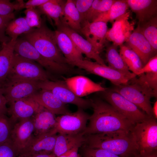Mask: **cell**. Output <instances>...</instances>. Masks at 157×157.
I'll return each mask as SVG.
<instances>
[{
	"label": "cell",
	"instance_id": "cell-6",
	"mask_svg": "<svg viewBox=\"0 0 157 157\" xmlns=\"http://www.w3.org/2000/svg\"><path fill=\"white\" fill-rule=\"evenodd\" d=\"M15 79L38 81L58 80L38 63L21 57L14 53L12 66L6 81Z\"/></svg>",
	"mask_w": 157,
	"mask_h": 157
},
{
	"label": "cell",
	"instance_id": "cell-45",
	"mask_svg": "<svg viewBox=\"0 0 157 157\" xmlns=\"http://www.w3.org/2000/svg\"><path fill=\"white\" fill-rule=\"evenodd\" d=\"M7 103L6 98L0 91V113L6 115L8 113V108L6 107Z\"/></svg>",
	"mask_w": 157,
	"mask_h": 157
},
{
	"label": "cell",
	"instance_id": "cell-30",
	"mask_svg": "<svg viewBox=\"0 0 157 157\" xmlns=\"http://www.w3.org/2000/svg\"><path fill=\"white\" fill-rule=\"evenodd\" d=\"M119 53L129 70L137 74L143 66L138 55L132 49L124 44L119 46Z\"/></svg>",
	"mask_w": 157,
	"mask_h": 157
},
{
	"label": "cell",
	"instance_id": "cell-16",
	"mask_svg": "<svg viewBox=\"0 0 157 157\" xmlns=\"http://www.w3.org/2000/svg\"><path fill=\"white\" fill-rule=\"evenodd\" d=\"M66 84L77 96L81 97L96 92L104 91L107 89L101 83L94 82L82 75L69 77H62Z\"/></svg>",
	"mask_w": 157,
	"mask_h": 157
},
{
	"label": "cell",
	"instance_id": "cell-7",
	"mask_svg": "<svg viewBox=\"0 0 157 157\" xmlns=\"http://www.w3.org/2000/svg\"><path fill=\"white\" fill-rule=\"evenodd\" d=\"M131 132L139 154L157 150V121L153 116L135 124Z\"/></svg>",
	"mask_w": 157,
	"mask_h": 157
},
{
	"label": "cell",
	"instance_id": "cell-32",
	"mask_svg": "<svg viewBox=\"0 0 157 157\" xmlns=\"http://www.w3.org/2000/svg\"><path fill=\"white\" fill-rule=\"evenodd\" d=\"M33 28L28 26L24 17H20L14 19L8 23L6 29V34L11 40H16L19 35L28 33Z\"/></svg>",
	"mask_w": 157,
	"mask_h": 157
},
{
	"label": "cell",
	"instance_id": "cell-33",
	"mask_svg": "<svg viewBox=\"0 0 157 157\" xmlns=\"http://www.w3.org/2000/svg\"><path fill=\"white\" fill-rule=\"evenodd\" d=\"M115 1V0H94L81 23L85 21L90 22H94L100 15L108 10Z\"/></svg>",
	"mask_w": 157,
	"mask_h": 157
},
{
	"label": "cell",
	"instance_id": "cell-25",
	"mask_svg": "<svg viewBox=\"0 0 157 157\" xmlns=\"http://www.w3.org/2000/svg\"><path fill=\"white\" fill-rule=\"evenodd\" d=\"M84 141L85 137L82 133L76 135L59 134L52 153L55 157L59 156L74 148L81 147Z\"/></svg>",
	"mask_w": 157,
	"mask_h": 157
},
{
	"label": "cell",
	"instance_id": "cell-3",
	"mask_svg": "<svg viewBox=\"0 0 157 157\" xmlns=\"http://www.w3.org/2000/svg\"><path fill=\"white\" fill-rule=\"evenodd\" d=\"M22 35L44 57L59 63L68 65L67 60L58 48L55 31L47 26L44 20L40 28H34Z\"/></svg>",
	"mask_w": 157,
	"mask_h": 157
},
{
	"label": "cell",
	"instance_id": "cell-37",
	"mask_svg": "<svg viewBox=\"0 0 157 157\" xmlns=\"http://www.w3.org/2000/svg\"><path fill=\"white\" fill-rule=\"evenodd\" d=\"M82 157H122L105 150L89 148L82 145Z\"/></svg>",
	"mask_w": 157,
	"mask_h": 157
},
{
	"label": "cell",
	"instance_id": "cell-29",
	"mask_svg": "<svg viewBox=\"0 0 157 157\" xmlns=\"http://www.w3.org/2000/svg\"><path fill=\"white\" fill-rule=\"evenodd\" d=\"M106 57L109 67L128 75L135 74L129 70L118 52L117 46L113 44L108 46L106 49Z\"/></svg>",
	"mask_w": 157,
	"mask_h": 157
},
{
	"label": "cell",
	"instance_id": "cell-17",
	"mask_svg": "<svg viewBox=\"0 0 157 157\" xmlns=\"http://www.w3.org/2000/svg\"><path fill=\"white\" fill-rule=\"evenodd\" d=\"M8 113L14 124L17 121L31 118L44 107L30 97L23 98L10 104Z\"/></svg>",
	"mask_w": 157,
	"mask_h": 157
},
{
	"label": "cell",
	"instance_id": "cell-44",
	"mask_svg": "<svg viewBox=\"0 0 157 157\" xmlns=\"http://www.w3.org/2000/svg\"><path fill=\"white\" fill-rule=\"evenodd\" d=\"M157 72V55L151 58L138 73L137 76L146 72Z\"/></svg>",
	"mask_w": 157,
	"mask_h": 157
},
{
	"label": "cell",
	"instance_id": "cell-41",
	"mask_svg": "<svg viewBox=\"0 0 157 157\" xmlns=\"http://www.w3.org/2000/svg\"><path fill=\"white\" fill-rule=\"evenodd\" d=\"M16 149L11 140L0 145V157H17Z\"/></svg>",
	"mask_w": 157,
	"mask_h": 157
},
{
	"label": "cell",
	"instance_id": "cell-42",
	"mask_svg": "<svg viewBox=\"0 0 157 157\" xmlns=\"http://www.w3.org/2000/svg\"><path fill=\"white\" fill-rule=\"evenodd\" d=\"M16 10V3L11 2L9 0H0V15L8 16L14 15Z\"/></svg>",
	"mask_w": 157,
	"mask_h": 157
},
{
	"label": "cell",
	"instance_id": "cell-23",
	"mask_svg": "<svg viewBox=\"0 0 157 157\" xmlns=\"http://www.w3.org/2000/svg\"><path fill=\"white\" fill-rule=\"evenodd\" d=\"M55 32L58 48L67 60L68 65L70 62L84 59L82 54L67 35L58 29L55 30Z\"/></svg>",
	"mask_w": 157,
	"mask_h": 157
},
{
	"label": "cell",
	"instance_id": "cell-19",
	"mask_svg": "<svg viewBox=\"0 0 157 157\" xmlns=\"http://www.w3.org/2000/svg\"><path fill=\"white\" fill-rule=\"evenodd\" d=\"M126 42V45L139 56L143 66L151 58L157 54L141 32L138 26L134 29Z\"/></svg>",
	"mask_w": 157,
	"mask_h": 157
},
{
	"label": "cell",
	"instance_id": "cell-47",
	"mask_svg": "<svg viewBox=\"0 0 157 157\" xmlns=\"http://www.w3.org/2000/svg\"><path fill=\"white\" fill-rule=\"evenodd\" d=\"M136 157H157V150L143 154H139Z\"/></svg>",
	"mask_w": 157,
	"mask_h": 157
},
{
	"label": "cell",
	"instance_id": "cell-4",
	"mask_svg": "<svg viewBox=\"0 0 157 157\" xmlns=\"http://www.w3.org/2000/svg\"><path fill=\"white\" fill-rule=\"evenodd\" d=\"M14 53L23 58L33 60L47 72L56 77L64 75L79 74L81 71L68 65L59 63L42 56L28 41L23 38H18L14 47Z\"/></svg>",
	"mask_w": 157,
	"mask_h": 157
},
{
	"label": "cell",
	"instance_id": "cell-14",
	"mask_svg": "<svg viewBox=\"0 0 157 157\" xmlns=\"http://www.w3.org/2000/svg\"><path fill=\"white\" fill-rule=\"evenodd\" d=\"M81 33L100 54L108 41L106 39L107 23L102 21L90 22L85 21L81 24Z\"/></svg>",
	"mask_w": 157,
	"mask_h": 157
},
{
	"label": "cell",
	"instance_id": "cell-51",
	"mask_svg": "<svg viewBox=\"0 0 157 157\" xmlns=\"http://www.w3.org/2000/svg\"></svg>",
	"mask_w": 157,
	"mask_h": 157
},
{
	"label": "cell",
	"instance_id": "cell-12",
	"mask_svg": "<svg viewBox=\"0 0 157 157\" xmlns=\"http://www.w3.org/2000/svg\"><path fill=\"white\" fill-rule=\"evenodd\" d=\"M39 81L23 79L8 80L1 91L9 104L34 94L40 89L38 87Z\"/></svg>",
	"mask_w": 157,
	"mask_h": 157
},
{
	"label": "cell",
	"instance_id": "cell-5",
	"mask_svg": "<svg viewBox=\"0 0 157 157\" xmlns=\"http://www.w3.org/2000/svg\"><path fill=\"white\" fill-rule=\"evenodd\" d=\"M110 89L142 109L148 115L153 116L150 99L156 97L157 96L146 84L138 81L136 77L126 84L115 85Z\"/></svg>",
	"mask_w": 157,
	"mask_h": 157
},
{
	"label": "cell",
	"instance_id": "cell-46",
	"mask_svg": "<svg viewBox=\"0 0 157 157\" xmlns=\"http://www.w3.org/2000/svg\"><path fill=\"white\" fill-rule=\"evenodd\" d=\"M79 148H74L59 156L55 157H82L78 153Z\"/></svg>",
	"mask_w": 157,
	"mask_h": 157
},
{
	"label": "cell",
	"instance_id": "cell-48",
	"mask_svg": "<svg viewBox=\"0 0 157 157\" xmlns=\"http://www.w3.org/2000/svg\"><path fill=\"white\" fill-rule=\"evenodd\" d=\"M52 153L50 154L45 153H38L33 154L28 157H55Z\"/></svg>",
	"mask_w": 157,
	"mask_h": 157
},
{
	"label": "cell",
	"instance_id": "cell-15",
	"mask_svg": "<svg viewBox=\"0 0 157 157\" xmlns=\"http://www.w3.org/2000/svg\"><path fill=\"white\" fill-rule=\"evenodd\" d=\"M130 15V12H127L114 21L106 33L108 41L112 42L117 47L128 41L134 29V24L129 21Z\"/></svg>",
	"mask_w": 157,
	"mask_h": 157
},
{
	"label": "cell",
	"instance_id": "cell-1",
	"mask_svg": "<svg viewBox=\"0 0 157 157\" xmlns=\"http://www.w3.org/2000/svg\"><path fill=\"white\" fill-rule=\"evenodd\" d=\"M93 113L83 135L118 131H131L135 124L106 101L99 98L90 99Z\"/></svg>",
	"mask_w": 157,
	"mask_h": 157
},
{
	"label": "cell",
	"instance_id": "cell-43",
	"mask_svg": "<svg viewBox=\"0 0 157 157\" xmlns=\"http://www.w3.org/2000/svg\"><path fill=\"white\" fill-rule=\"evenodd\" d=\"M49 0H29L26 2L23 0H17L16 2L17 10L31 8H37L45 3Z\"/></svg>",
	"mask_w": 157,
	"mask_h": 157
},
{
	"label": "cell",
	"instance_id": "cell-21",
	"mask_svg": "<svg viewBox=\"0 0 157 157\" xmlns=\"http://www.w3.org/2000/svg\"><path fill=\"white\" fill-rule=\"evenodd\" d=\"M57 28V29L64 32L69 37L82 54H85L88 58L94 60L100 64L106 65L104 61L100 56V54L97 51L91 44L78 33L62 24Z\"/></svg>",
	"mask_w": 157,
	"mask_h": 157
},
{
	"label": "cell",
	"instance_id": "cell-35",
	"mask_svg": "<svg viewBox=\"0 0 157 157\" xmlns=\"http://www.w3.org/2000/svg\"><path fill=\"white\" fill-rule=\"evenodd\" d=\"M14 124L6 115L0 113V145L11 140V132Z\"/></svg>",
	"mask_w": 157,
	"mask_h": 157
},
{
	"label": "cell",
	"instance_id": "cell-10",
	"mask_svg": "<svg viewBox=\"0 0 157 157\" xmlns=\"http://www.w3.org/2000/svg\"><path fill=\"white\" fill-rule=\"evenodd\" d=\"M38 87L40 89L50 91L65 104H73L83 110L91 107L90 99H84L76 96L63 80L39 81Z\"/></svg>",
	"mask_w": 157,
	"mask_h": 157
},
{
	"label": "cell",
	"instance_id": "cell-24",
	"mask_svg": "<svg viewBox=\"0 0 157 157\" xmlns=\"http://www.w3.org/2000/svg\"><path fill=\"white\" fill-rule=\"evenodd\" d=\"M31 118L34 126V136L41 135L56 130V121L55 115L44 108Z\"/></svg>",
	"mask_w": 157,
	"mask_h": 157
},
{
	"label": "cell",
	"instance_id": "cell-26",
	"mask_svg": "<svg viewBox=\"0 0 157 157\" xmlns=\"http://www.w3.org/2000/svg\"><path fill=\"white\" fill-rule=\"evenodd\" d=\"M16 40H11L3 46L0 51V91L6 81L12 66L14 47Z\"/></svg>",
	"mask_w": 157,
	"mask_h": 157
},
{
	"label": "cell",
	"instance_id": "cell-40",
	"mask_svg": "<svg viewBox=\"0 0 157 157\" xmlns=\"http://www.w3.org/2000/svg\"><path fill=\"white\" fill-rule=\"evenodd\" d=\"M73 1L80 15L81 23L84 20L86 13L91 7L94 0Z\"/></svg>",
	"mask_w": 157,
	"mask_h": 157
},
{
	"label": "cell",
	"instance_id": "cell-36",
	"mask_svg": "<svg viewBox=\"0 0 157 157\" xmlns=\"http://www.w3.org/2000/svg\"><path fill=\"white\" fill-rule=\"evenodd\" d=\"M24 17L28 26L32 28H40L44 19L41 17L42 15L37 8H31L26 9L24 12Z\"/></svg>",
	"mask_w": 157,
	"mask_h": 157
},
{
	"label": "cell",
	"instance_id": "cell-49",
	"mask_svg": "<svg viewBox=\"0 0 157 157\" xmlns=\"http://www.w3.org/2000/svg\"><path fill=\"white\" fill-rule=\"evenodd\" d=\"M152 115L155 119L157 118V101L154 103L152 108Z\"/></svg>",
	"mask_w": 157,
	"mask_h": 157
},
{
	"label": "cell",
	"instance_id": "cell-50",
	"mask_svg": "<svg viewBox=\"0 0 157 157\" xmlns=\"http://www.w3.org/2000/svg\"><path fill=\"white\" fill-rule=\"evenodd\" d=\"M3 47V45L0 43V51L2 50Z\"/></svg>",
	"mask_w": 157,
	"mask_h": 157
},
{
	"label": "cell",
	"instance_id": "cell-9",
	"mask_svg": "<svg viewBox=\"0 0 157 157\" xmlns=\"http://www.w3.org/2000/svg\"><path fill=\"white\" fill-rule=\"evenodd\" d=\"M69 65L73 67L76 66L87 73L94 74L106 79L115 85L126 84L137 76L135 74L128 75L124 74L106 65H103L86 59L70 62Z\"/></svg>",
	"mask_w": 157,
	"mask_h": 157
},
{
	"label": "cell",
	"instance_id": "cell-13",
	"mask_svg": "<svg viewBox=\"0 0 157 157\" xmlns=\"http://www.w3.org/2000/svg\"><path fill=\"white\" fill-rule=\"evenodd\" d=\"M55 130L37 136H32L17 156L28 157L38 153L50 154L52 153L57 135Z\"/></svg>",
	"mask_w": 157,
	"mask_h": 157
},
{
	"label": "cell",
	"instance_id": "cell-31",
	"mask_svg": "<svg viewBox=\"0 0 157 157\" xmlns=\"http://www.w3.org/2000/svg\"><path fill=\"white\" fill-rule=\"evenodd\" d=\"M128 7L126 0H115L109 9L100 15L94 22L102 21L107 23L110 22L113 23L127 12Z\"/></svg>",
	"mask_w": 157,
	"mask_h": 157
},
{
	"label": "cell",
	"instance_id": "cell-2",
	"mask_svg": "<svg viewBox=\"0 0 157 157\" xmlns=\"http://www.w3.org/2000/svg\"><path fill=\"white\" fill-rule=\"evenodd\" d=\"M83 145L101 149L122 157H136L139 154L131 131H124L86 135Z\"/></svg>",
	"mask_w": 157,
	"mask_h": 157
},
{
	"label": "cell",
	"instance_id": "cell-22",
	"mask_svg": "<svg viewBox=\"0 0 157 157\" xmlns=\"http://www.w3.org/2000/svg\"><path fill=\"white\" fill-rule=\"evenodd\" d=\"M141 25L157 17V0H126Z\"/></svg>",
	"mask_w": 157,
	"mask_h": 157
},
{
	"label": "cell",
	"instance_id": "cell-18",
	"mask_svg": "<svg viewBox=\"0 0 157 157\" xmlns=\"http://www.w3.org/2000/svg\"><path fill=\"white\" fill-rule=\"evenodd\" d=\"M29 97L55 115H63L71 112L65 104L50 91L40 89Z\"/></svg>",
	"mask_w": 157,
	"mask_h": 157
},
{
	"label": "cell",
	"instance_id": "cell-8",
	"mask_svg": "<svg viewBox=\"0 0 157 157\" xmlns=\"http://www.w3.org/2000/svg\"><path fill=\"white\" fill-rule=\"evenodd\" d=\"M102 98L133 124L141 122L148 116L137 106L110 89L100 92Z\"/></svg>",
	"mask_w": 157,
	"mask_h": 157
},
{
	"label": "cell",
	"instance_id": "cell-34",
	"mask_svg": "<svg viewBox=\"0 0 157 157\" xmlns=\"http://www.w3.org/2000/svg\"><path fill=\"white\" fill-rule=\"evenodd\" d=\"M141 32L151 46L154 52H157V17L146 23L138 25Z\"/></svg>",
	"mask_w": 157,
	"mask_h": 157
},
{
	"label": "cell",
	"instance_id": "cell-27",
	"mask_svg": "<svg viewBox=\"0 0 157 157\" xmlns=\"http://www.w3.org/2000/svg\"><path fill=\"white\" fill-rule=\"evenodd\" d=\"M66 1L61 0H49L47 2L37 8L41 15H45L50 20H53L55 25L58 27L61 24Z\"/></svg>",
	"mask_w": 157,
	"mask_h": 157
},
{
	"label": "cell",
	"instance_id": "cell-11",
	"mask_svg": "<svg viewBox=\"0 0 157 157\" xmlns=\"http://www.w3.org/2000/svg\"><path fill=\"white\" fill-rule=\"evenodd\" d=\"M90 116L84 110L78 108L74 113L56 117V129L57 133L70 135L82 133L86 128Z\"/></svg>",
	"mask_w": 157,
	"mask_h": 157
},
{
	"label": "cell",
	"instance_id": "cell-20",
	"mask_svg": "<svg viewBox=\"0 0 157 157\" xmlns=\"http://www.w3.org/2000/svg\"><path fill=\"white\" fill-rule=\"evenodd\" d=\"M34 126L31 118L19 121L12 129L11 140L17 151V156L33 135Z\"/></svg>",
	"mask_w": 157,
	"mask_h": 157
},
{
	"label": "cell",
	"instance_id": "cell-39",
	"mask_svg": "<svg viewBox=\"0 0 157 157\" xmlns=\"http://www.w3.org/2000/svg\"><path fill=\"white\" fill-rule=\"evenodd\" d=\"M14 19V15L8 16L0 15V43L3 46L11 40L6 35L5 31L8 23Z\"/></svg>",
	"mask_w": 157,
	"mask_h": 157
},
{
	"label": "cell",
	"instance_id": "cell-38",
	"mask_svg": "<svg viewBox=\"0 0 157 157\" xmlns=\"http://www.w3.org/2000/svg\"><path fill=\"white\" fill-rule=\"evenodd\" d=\"M137 78L139 81L146 84L157 95V72L143 73L139 75V77Z\"/></svg>",
	"mask_w": 157,
	"mask_h": 157
},
{
	"label": "cell",
	"instance_id": "cell-28",
	"mask_svg": "<svg viewBox=\"0 0 157 157\" xmlns=\"http://www.w3.org/2000/svg\"><path fill=\"white\" fill-rule=\"evenodd\" d=\"M61 22V24L67 26L78 33H81V19L73 0L66 1Z\"/></svg>",
	"mask_w": 157,
	"mask_h": 157
}]
</instances>
